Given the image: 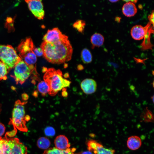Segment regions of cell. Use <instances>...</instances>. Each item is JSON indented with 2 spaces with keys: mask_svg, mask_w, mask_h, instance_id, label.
<instances>
[{
  "mask_svg": "<svg viewBox=\"0 0 154 154\" xmlns=\"http://www.w3.org/2000/svg\"><path fill=\"white\" fill-rule=\"evenodd\" d=\"M40 47L43 55L49 62L61 64L71 58L73 49L68 37L65 35L61 40L54 43L43 42Z\"/></svg>",
  "mask_w": 154,
  "mask_h": 154,
  "instance_id": "1",
  "label": "cell"
},
{
  "mask_svg": "<svg viewBox=\"0 0 154 154\" xmlns=\"http://www.w3.org/2000/svg\"><path fill=\"white\" fill-rule=\"evenodd\" d=\"M45 72L44 79L49 86L50 90L48 94L51 96L55 95L63 88L70 86L71 82L63 78L60 70L50 68Z\"/></svg>",
  "mask_w": 154,
  "mask_h": 154,
  "instance_id": "2",
  "label": "cell"
},
{
  "mask_svg": "<svg viewBox=\"0 0 154 154\" xmlns=\"http://www.w3.org/2000/svg\"><path fill=\"white\" fill-rule=\"evenodd\" d=\"M21 60L20 56L11 46L0 45V61L5 65L8 70L14 67Z\"/></svg>",
  "mask_w": 154,
  "mask_h": 154,
  "instance_id": "3",
  "label": "cell"
},
{
  "mask_svg": "<svg viewBox=\"0 0 154 154\" xmlns=\"http://www.w3.org/2000/svg\"><path fill=\"white\" fill-rule=\"evenodd\" d=\"M24 103L18 100L16 102L12 113L11 122L14 126L23 131H27L25 125Z\"/></svg>",
  "mask_w": 154,
  "mask_h": 154,
  "instance_id": "4",
  "label": "cell"
},
{
  "mask_svg": "<svg viewBox=\"0 0 154 154\" xmlns=\"http://www.w3.org/2000/svg\"><path fill=\"white\" fill-rule=\"evenodd\" d=\"M14 77L17 83L23 84L30 76L32 70L23 60H20L14 67Z\"/></svg>",
  "mask_w": 154,
  "mask_h": 154,
  "instance_id": "5",
  "label": "cell"
},
{
  "mask_svg": "<svg viewBox=\"0 0 154 154\" xmlns=\"http://www.w3.org/2000/svg\"><path fill=\"white\" fill-rule=\"evenodd\" d=\"M88 151L95 154H114L115 150L105 148L101 143L93 139L88 140L86 143Z\"/></svg>",
  "mask_w": 154,
  "mask_h": 154,
  "instance_id": "6",
  "label": "cell"
},
{
  "mask_svg": "<svg viewBox=\"0 0 154 154\" xmlns=\"http://www.w3.org/2000/svg\"><path fill=\"white\" fill-rule=\"evenodd\" d=\"M28 5L29 9L34 15L39 20L43 19L44 11L41 1L37 0H25Z\"/></svg>",
  "mask_w": 154,
  "mask_h": 154,
  "instance_id": "7",
  "label": "cell"
},
{
  "mask_svg": "<svg viewBox=\"0 0 154 154\" xmlns=\"http://www.w3.org/2000/svg\"><path fill=\"white\" fill-rule=\"evenodd\" d=\"M6 137L10 148L11 154H27V147L20 142L18 139Z\"/></svg>",
  "mask_w": 154,
  "mask_h": 154,
  "instance_id": "8",
  "label": "cell"
},
{
  "mask_svg": "<svg viewBox=\"0 0 154 154\" xmlns=\"http://www.w3.org/2000/svg\"><path fill=\"white\" fill-rule=\"evenodd\" d=\"M65 36L58 28L55 27L48 30L42 39L46 42L54 43L61 40Z\"/></svg>",
  "mask_w": 154,
  "mask_h": 154,
  "instance_id": "9",
  "label": "cell"
},
{
  "mask_svg": "<svg viewBox=\"0 0 154 154\" xmlns=\"http://www.w3.org/2000/svg\"><path fill=\"white\" fill-rule=\"evenodd\" d=\"M151 24L149 22L145 27L140 25H136L133 26L131 28L130 31L132 37L136 40H140L143 38Z\"/></svg>",
  "mask_w": 154,
  "mask_h": 154,
  "instance_id": "10",
  "label": "cell"
},
{
  "mask_svg": "<svg viewBox=\"0 0 154 154\" xmlns=\"http://www.w3.org/2000/svg\"><path fill=\"white\" fill-rule=\"evenodd\" d=\"M80 86L84 93L87 94H90L96 91L97 84L94 80L91 78H86L82 82Z\"/></svg>",
  "mask_w": 154,
  "mask_h": 154,
  "instance_id": "11",
  "label": "cell"
},
{
  "mask_svg": "<svg viewBox=\"0 0 154 154\" xmlns=\"http://www.w3.org/2000/svg\"><path fill=\"white\" fill-rule=\"evenodd\" d=\"M54 144L56 148L61 150H65L70 147L68 138L64 135L57 136L54 140Z\"/></svg>",
  "mask_w": 154,
  "mask_h": 154,
  "instance_id": "12",
  "label": "cell"
},
{
  "mask_svg": "<svg viewBox=\"0 0 154 154\" xmlns=\"http://www.w3.org/2000/svg\"><path fill=\"white\" fill-rule=\"evenodd\" d=\"M122 11L125 16L131 17L136 14L137 12V9L133 3L129 2L124 4L122 8Z\"/></svg>",
  "mask_w": 154,
  "mask_h": 154,
  "instance_id": "13",
  "label": "cell"
},
{
  "mask_svg": "<svg viewBox=\"0 0 154 154\" xmlns=\"http://www.w3.org/2000/svg\"><path fill=\"white\" fill-rule=\"evenodd\" d=\"M35 47L31 38L27 39L21 42L19 47L18 49L21 53V56L30 51H32Z\"/></svg>",
  "mask_w": 154,
  "mask_h": 154,
  "instance_id": "14",
  "label": "cell"
},
{
  "mask_svg": "<svg viewBox=\"0 0 154 154\" xmlns=\"http://www.w3.org/2000/svg\"><path fill=\"white\" fill-rule=\"evenodd\" d=\"M142 142L140 138L137 136H132L129 137L127 141V147L130 149L136 150L141 146Z\"/></svg>",
  "mask_w": 154,
  "mask_h": 154,
  "instance_id": "15",
  "label": "cell"
},
{
  "mask_svg": "<svg viewBox=\"0 0 154 154\" xmlns=\"http://www.w3.org/2000/svg\"><path fill=\"white\" fill-rule=\"evenodd\" d=\"M76 150V149L74 147L61 150L54 147L45 150L42 154H74Z\"/></svg>",
  "mask_w": 154,
  "mask_h": 154,
  "instance_id": "16",
  "label": "cell"
},
{
  "mask_svg": "<svg viewBox=\"0 0 154 154\" xmlns=\"http://www.w3.org/2000/svg\"><path fill=\"white\" fill-rule=\"evenodd\" d=\"M104 38L101 34L96 33L93 34L90 38V42L92 45V48L95 47H100L104 44Z\"/></svg>",
  "mask_w": 154,
  "mask_h": 154,
  "instance_id": "17",
  "label": "cell"
},
{
  "mask_svg": "<svg viewBox=\"0 0 154 154\" xmlns=\"http://www.w3.org/2000/svg\"><path fill=\"white\" fill-rule=\"evenodd\" d=\"M24 62L32 69L35 68L34 65L37 61V57L33 51L26 53L22 56Z\"/></svg>",
  "mask_w": 154,
  "mask_h": 154,
  "instance_id": "18",
  "label": "cell"
},
{
  "mask_svg": "<svg viewBox=\"0 0 154 154\" xmlns=\"http://www.w3.org/2000/svg\"><path fill=\"white\" fill-rule=\"evenodd\" d=\"M81 59L84 64H88L92 61V57L90 51L86 48L83 49L81 52Z\"/></svg>",
  "mask_w": 154,
  "mask_h": 154,
  "instance_id": "19",
  "label": "cell"
},
{
  "mask_svg": "<svg viewBox=\"0 0 154 154\" xmlns=\"http://www.w3.org/2000/svg\"><path fill=\"white\" fill-rule=\"evenodd\" d=\"M51 144L50 141L47 138L41 137L38 139L37 142V145L38 148L46 150L48 149Z\"/></svg>",
  "mask_w": 154,
  "mask_h": 154,
  "instance_id": "20",
  "label": "cell"
},
{
  "mask_svg": "<svg viewBox=\"0 0 154 154\" xmlns=\"http://www.w3.org/2000/svg\"><path fill=\"white\" fill-rule=\"evenodd\" d=\"M38 90L43 96H45L48 93L50 88L47 83L45 81H42L38 83L37 86Z\"/></svg>",
  "mask_w": 154,
  "mask_h": 154,
  "instance_id": "21",
  "label": "cell"
},
{
  "mask_svg": "<svg viewBox=\"0 0 154 154\" xmlns=\"http://www.w3.org/2000/svg\"><path fill=\"white\" fill-rule=\"evenodd\" d=\"M141 118L145 122H153L154 116L152 112L147 107L141 116Z\"/></svg>",
  "mask_w": 154,
  "mask_h": 154,
  "instance_id": "22",
  "label": "cell"
},
{
  "mask_svg": "<svg viewBox=\"0 0 154 154\" xmlns=\"http://www.w3.org/2000/svg\"><path fill=\"white\" fill-rule=\"evenodd\" d=\"M0 147L3 154H11L10 148L6 137H0Z\"/></svg>",
  "mask_w": 154,
  "mask_h": 154,
  "instance_id": "23",
  "label": "cell"
},
{
  "mask_svg": "<svg viewBox=\"0 0 154 154\" xmlns=\"http://www.w3.org/2000/svg\"><path fill=\"white\" fill-rule=\"evenodd\" d=\"M73 26L78 32L83 33L86 26V22L83 20H78L74 23Z\"/></svg>",
  "mask_w": 154,
  "mask_h": 154,
  "instance_id": "24",
  "label": "cell"
},
{
  "mask_svg": "<svg viewBox=\"0 0 154 154\" xmlns=\"http://www.w3.org/2000/svg\"><path fill=\"white\" fill-rule=\"evenodd\" d=\"M8 72V69L5 65L0 61V80H5L7 79Z\"/></svg>",
  "mask_w": 154,
  "mask_h": 154,
  "instance_id": "25",
  "label": "cell"
},
{
  "mask_svg": "<svg viewBox=\"0 0 154 154\" xmlns=\"http://www.w3.org/2000/svg\"><path fill=\"white\" fill-rule=\"evenodd\" d=\"M44 133L46 136L52 137L55 135V131L54 128L52 127L48 126L44 129Z\"/></svg>",
  "mask_w": 154,
  "mask_h": 154,
  "instance_id": "26",
  "label": "cell"
},
{
  "mask_svg": "<svg viewBox=\"0 0 154 154\" xmlns=\"http://www.w3.org/2000/svg\"><path fill=\"white\" fill-rule=\"evenodd\" d=\"M32 51L37 56H40L43 55V51L41 47H34Z\"/></svg>",
  "mask_w": 154,
  "mask_h": 154,
  "instance_id": "27",
  "label": "cell"
},
{
  "mask_svg": "<svg viewBox=\"0 0 154 154\" xmlns=\"http://www.w3.org/2000/svg\"><path fill=\"white\" fill-rule=\"evenodd\" d=\"M5 130V125L2 123H0V137L4 134Z\"/></svg>",
  "mask_w": 154,
  "mask_h": 154,
  "instance_id": "28",
  "label": "cell"
},
{
  "mask_svg": "<svg viewBox=\"0 0 154 154\" xmlns=\"http://www.w3.org/2000/svg\"><path fill=\"white\" fill-rule=\"evenodd\" d=\"M148 19L150 22L154 26V11L153 10L151 13L148 16Z\"/></svg>",
  "mask_w": 154,
  "mask_h": 154,
  "instance_id": "29",
  "label": "cell"
},
{
  "mask_svg": "<svg viewBox=\"0 0 154 154\" xmlns=\"http://www.w3.org/2000/svg\"><path fill=\"white\" fill-rule=\"evenodd\" d=\"M62 95L63 97H66L68 96V92L66 90H65V88H64V90H62Z\"/></svg>",
  "mask_w": 154,
  "mask_h": 154,
  "instance_id": "30",
  "label": "cell"
},
{
  "mask_svg": "<svg viewBox=\"0 0 154 154\" xmlns=\"http://www.w3.org/2000/svg\"><path fill=\"white\" fill-rule=\"evenodd\" d=\"M123 1L126 2H131L133 3H136L138 0H122Z\"/></svg>",
  "mask_w": 154,
  "mask_h": 154,
  "instance_id": "31",
  "label": "cell"
},
{
  "mask_svg": "<svg viewBox=\"0 0 154 154\" xmlns=\"http://www.w3.org/2000/svg\"><path fill=\"white\" fill-rule=\"evenodd\" d=\"M77 69L79 70H81L84 69L83 66L82 65H79L77 66Z\"/></svg>",
  "mask_w": 154,
  "mask_h": 154,
  "instance_id": "32",
  "label": "cell"
},
{
  "mask_svg": "<svg viewBox=\"0 0 154 154\" xmlns=\"http://www.w3.org/2000/svg\"><path fill=\"white\" fill-rule=\"evenodd\" d=\"M23 95V96H22V98H23L24 100H27V98H28V96H27V95L26 94H24Z\"/></svg>",
  "mask_w": 154,
  "mask_h": 154,
  "instance_id": "33",
  "label": "cell"
},
{
  "mask_svg": "<svg viewBox=\"0 0 154 154\" xmlns=\"http://www.w3.org/2000/svg\"><path fill=\"white\" fill-rule=\"evenodd\" d=\"M64 76L65 78H67L69 77V75L68 73H66L64 74Z\"/></svg>",
  "mask_w": 154,
  "mask_h": 154,
  "instance_id": "34",
  "label": "cell"
},
{
  "mask_svg": "<svg viewBox=\"0 0 154 154\" xmlns=\"http://www.w3.org/2000/svg\"><path fill=\"white\" fill-rule=\"evenodd\" d=\"M110 2L112 3H114L118 1L119 0H109Z\"/></svg>",
  "mask_w": 154,
  "mask_h": 154,
  "instance_id": "35",
  "label": "cell"
},
{
  "mask_svg": "<svg viewBox=\"0 0 154 154\" xmlns=\"http://www.w3.org/2000/svg\"><path fill=\"white\" fill-rule=\"evenodd\" d=\"M151 99L152 100L153 102L154 103V95L151 97Z\"/></svg>",
  "mask_w": 154,
  "mask_h": 154,
  "instance_id": "36",
  "label": "cell"
},
{
  "mask_svg": "<svg viewBox=\"0 0 154 154\" xmlns=\"http://www.w3.org/2000/svg\"><path fill=\"white\" fill-rule=\"evenodd\" d=\"M0 154H3L0 147Z\"/></svg>",
  "mask_w": 154,
  "mask_h": 154,
  "instance_id": "37",
  "label": "cell"
},
{
  "mask_svg": "<svg viewBox=\"0 0 154 154\" xmlns=\"http://www.w3.org/2000/svg\"><path fill=\"white\" fill-rule=\"evenodd\" d=\"M152 83H153V87H154V81H153Z\"/></svg>",
  "mask_w": 154,
  "mask_h": 154,
  "instance_id": "38",
  "label": "cell"
},
{
  "mask_svg": "<svg viewBox=\"0 0 154 154\" xmlns=\"http://www.w3.org/2000/svg\"><path fill=\"white\" fill-rule=\"evenodd\" d=\"M38 0V1H41V0Z\"/></svg>",
  "mask_w": 154,
  "mask_h": 154,
  "instance_id": "39",
  "label": "cell"
}]
</instances>
